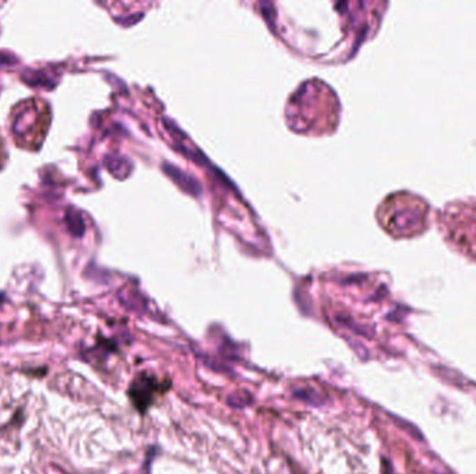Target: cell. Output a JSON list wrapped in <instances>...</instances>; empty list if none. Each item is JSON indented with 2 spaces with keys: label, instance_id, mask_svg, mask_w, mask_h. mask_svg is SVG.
Listing matches in <instances>:
<instances>
[{
  "label": "cell",
  "instance_id": "obj_2",
  "mask_svg": "<svg viewBox=\"0 0 476 474\" xmlns=\"http://www.w3.org/2000/svg\"><path fill=\"white\" fill-rule=\"evenodd\" d=\"M437 228L454 252L476 263V198L447 203L437 214Z\"/></svg>",
  "mask_w": 476,
  "mask_h": 474
},
{
  "label": "cell",
  "instance_id": "obj_1",
  "mask_svg": "<svg viewBox=\"0 0 476 474\" xmlns=\"http://www.w3.org/2000/svg\"><path fill=\"white\" fill-rule=\"evenodd\" d=\"M381 225L396 240H410L430 228L429 203L416 193L401 191L385 199L378 210Z\"/></svg>",
  "mask_w": 476,
  "mask_h": 474
},
{
  "label": "cell",
  "instance_id": "obj_3",
  "mask_svg": "<svg viewBox=\"0 0 476 474\" xmlns=\"http://www.w3.org/2000/svg\"><path fill=\"white\" fill-rule=\"evenodd\" d=\"M52 124L51 104L39 97H27L10 111V133L17 148L37 152L42 148Z\"/></svg>",
  "mask_w": 476,
  "mask_h": 474
},
{
  "label": "cell",
  "instance_id": "obj_4",
  "mask_svg": "<svg viewBox=\"0 0 476 474\" xmlns=\"http://www.w3.org/2000/svg\"><path fill=\"white\" fill-rule=\"evenodd\" d=\"M6 163H8V149H6L3 137L2 134H0V170L6 166Z\"/></svg>",
  "mask_w": 476,
  "mask_h": 474
}]
</instances>
